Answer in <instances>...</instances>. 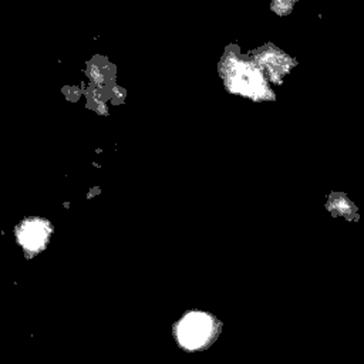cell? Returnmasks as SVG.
Returning a JSON list of instances; mask_svg holds the SVG:
<instances>
[]
</instances>
